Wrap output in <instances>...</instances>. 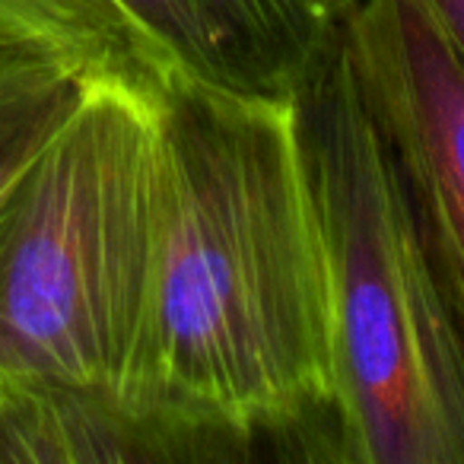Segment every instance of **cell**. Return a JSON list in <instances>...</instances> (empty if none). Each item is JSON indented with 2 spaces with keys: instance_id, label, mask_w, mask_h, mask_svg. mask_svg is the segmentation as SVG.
<instances>
[{
  "instance_id": "6da1fadb",
  "label": "cell",
  "mask_w": 464,
  "mask_h": 464,
  "mask_svg": "<svg viewBox=\"0 0 464 464\" xmlns=\"http://www.w3.org/2000/svg\"><path fill=\"white\" fill-rule=\"evenodd\" d=\"M160 210L128 394L258 458L341 461L322 236L293 99L172 73Z\"/></svg>"
},
{
  "instance_id": "7a4b0ae2",
  "label": "cell",
  "mask_w": 464,
  "mask_h": 464,
  "mask_svg": "<svg viewBox=\"0 0 464 464\" xmlns=\"http://www.w3.org/2000/svg\"><path fill=\"white\" fill-rule=\"evenodd\" d=\"M322 236L343 464H464V318L350 58L343 14L293 92Z\"/></svg>"
},
{
  "instance_id": "3957f363",
  "label": "cell",
  "mask_w": 464,
  "mask_h": 464,
  "mask_svg": "<svg viewBox=\"0 0 464 464\" xmlns=\"http://www.w3.org/2000/svg\"><path fill=\"white\" fill-rule=\"evenodd\" d=\"M156 210V102L90 86L0 200V392L128 394Z\"/></svg>"
},
{
  "instance_id": "277c9868",
  "label": "cell",
  "mask_w": 464,
  "mask_h": 464,
  "mask_svg": "<svg viewBox=\"0 0 464 464\" xmlns=\"http://www.w3.org/2000/svg\"><path fill=\"white\" fill-rule=\"evenodd\" d=\"M350 58L464 318V58L426 0H347Z\"/></svg>"
},
{
  "instance_id": "5b68a950",
  "label": "cell",
  "mask_w": 464,
  "mask_h": 464,
  "mask_svg": "<svg viewBox=\"0 0 464 464\" xmlns=\"http://www.w3.org/2000/svg\"><path fill=\"white\" fill-rule=\"evenodd\" d=\"M175 73L293 99L347 0H118Z\"/></svg>"
},
{
  "instance_id": "8992f818",
  "label": "cell",
  "mask_w": 464,
  "mask_h": 464,
  "mask_svg": "<svg viewBox=\"0 0 464 464\" xmlns=\"http://www.w3.org/2000/svg\"><path fill=\"white\" fill-rule=\"evenodd\" d=\"M258 461L226 432L128 394L90 388L0 392V464H223Z\"/></svg>"
},
{
  "instance_id": "52a82bcc",
  "label": "cell",
  "mask_w": 464,
  "mask_h": 464,
  "mask_svg": "<svg viewBox=\"0 0 464 464\" xmlns=\"http://www.w3.org/2000/svg\"><path fill=\"white\" fill-rule=\"evenodd\" d=\"M0 39L64 61L90 86L160 102L172 67L118 0H0Z\"/></svg>"
},
{
  "instance_id": "ba28073f",
  "label": "cell",
  "mask_w": 464,
  "mask_h": 464,
  "mask_svg": "<svg viewBox=\"0 0 464 464\" xmlns=\"http://www.w3.org/2000/svg\"><path fill=\"white\" fill-rule=\"evenodd\" d=\"M86 90L90 83L64 61L0 39V200Z\"/></svg>"
},
{
  "instance_id": "9c48e42d",
  "label": "cell",
  "mask_w": 464,
  "mask_h": 464,
  "mask_svg": "<svg viewBox=\"0 0 464 464\" xmlns=\"http://www.w3.org/2000/svg\"><path fill=\"white\" fill-rule=\"evenodd\" d=\"M458 54L464 58V0H426Z\"/></svg>"
}]
</instances>
